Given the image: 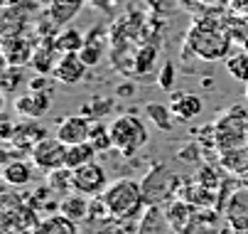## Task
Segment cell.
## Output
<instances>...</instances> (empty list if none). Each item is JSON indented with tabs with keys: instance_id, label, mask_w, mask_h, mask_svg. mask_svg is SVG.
<instances>
[{
	"instance_id": "obj_1",
	"label": "cell",
	"mask_w": 248,
	"mask_h": 234,
	"mask_svg": "<svg viewBox=\"0 0 248 234\" xmlns=\"http://www.w3.org/2000/svg\"><path fill=\"white\" fill-rule=\"evenodd\" d=\"M231 45H233V37L226 22L224 20L217 22V17H199L187 35V50H192L197 57L206 62L226 59Z\"/></svg>"
},
{
	"instance_id": "obj_2",
	"label": "cell",
	"mask_w": 248,
	"mask_h": 234,
	"mask_svg": "<svg viewBox=\"0 0 248 234\" xmlns=\"http://www.w3.org/2000/svg\"><path fill=\"white\" fill-rule=\"evenodd\" d=\"M101 200L108 207V215L113 219H135L145 205V192L143 183H135L130 178H121L108 183V187L103 190Z\"/></svg>"
},
{
	"instance_id": "obj_3",
	"label": "cell",
	"mask_w": 248,
	"mask_h": 234,
	"mask_svg": "<svg viewBox=\"0 0 248 234\" xmlns=\"http://www.w3.org/2000/svg\"><path fill=\"white\" fill-rule=\"evenodd\" d=\"M108 128H111V138H113V150H118V155H123V158L138 155L150 138L143 118H138L135 114L116 116Z\"/></svg>"
},
{
	"instance_id": "obj_4",
	"label": "cell",
	"mask_w": 248,
	"mask_h": 234,
	"mask_svg": "<svg viewBox=\"0 0 248 234\" xmlns=\"http://www.w3.org/2000/svg\"><path fill=\"white\" fill-rule=\"evenodd\" d=\"M246 128H248V114L241 106H231V111L226 116H221V121L214 128V143L221 150L243 146L246 141Z\"/></svg>"
},
{
	"instance_id": "obj_5",
	"label": "cell",
	"mask_w": 248,
	"mask_h": 234,
	"mask_svg": "<svg viewBox=\"0 0 248 234\" xmlns=\"http://www.w3.org/2000/svg\"><path fill=\"white\" fill-rule=\"evenodd\" d=\"M66 150L69 146L62 143L57 136L54 138L47 136L30 150V160L34 163V168H40L45 173H54L59 168H66Z\"/></svg>"
},
{
	"instance_id": "obj_6",
	"label": "cell",
	"mask_w": 248,
	"mask_h": 234,
	"mask_svg": "<svg viewBox=\"0 0 248 234\" xmlns=\"http://www.w3.org/2000/svg\"><path fill=\"white\" fill-rule=\"evenodd\" d=\"M106 187H108V175H106V168L98 160H91L74 170V190L77 192H81L86 197H98V195H103Z\"/></svg>"
},
{
	"instance_id": "obj_7",
	"label": "cell",
	"mask_w": 248,
	"mask_h": 234,
	"mask_svg": "<svg viewBox=\"0 0 248 234\" xmlns=\"http://www.w3.org/2000/svg\"><path fill=\"white\" fill-rule=\"evenodd\" d=\"M40 45V37H30L27 32H20V35H8L3 37V57L8 64H17L25 67L32 62V54Z\"/></svg>"
},
{
	"instance_id": "obj_8",
	"label": "cell",
	"mask_w": 248,
	"mask_h": 234,
	"mask_svg": "<svg viewBox=\"0 0 248 234\" xmlns=\"http://www.w3.org/2000/svg\"><path fill=\"white\" fill-rule=\"evenodd\" d=\"M91 118L86 114H77V116H66L59 121L57 126V138L66 146H77L89 141V131H91Z\"/></svg>"
},
{
	"instance_id": "obj_9",
	"label": "cell",
	"mask_w": 248,
	"mask_h": 234,
	"mask_svg": "<svg viewBox=\"0 0 248 234\" xmlns=\"http://www.w3.org/2000/svg\"><path fill=\"white\" fill-rule=\"evenodd\" d=\"M49 106H52V94L49 91L30 89V91H25L15 99V111L22 118H40L49 111Z\"/></svg>"
},
{
	"instance_id": "obj_10",
	"label": "cell",
	"mask_w": 248,
	"mask_h": 234,
	"mask_svg": "<svg viewBox=\"0 0 248 234\" xmlns=\"http://www.w3.org/2000/svg\"><path fill=\"white\" fill-rule=\"evenodd\" d=\"M86 69H89V64L81 59L79 52H69V54H62L57 67H54V79L62 82V84H79L84 77H86Z\"/></svg>"
},
{
	"instance_id": "obj_11",
	"label": "cell",
	"mask_w": 248,
	"mask_h": 234,
	"mask_svg": "<svg viewBox=\"0 0 248 234\" xmlns=\"http://www.w3.org/2000/svg\"><path fill=\"white\" fill-rule=\"evenodd\" d=\"M42 138H47V128H42L37 123V118H25L20 123H15V133H13V146L22 148V150H32Z\"/></svg>"
},
{
	"instance_id": "obj_12",
	"label": "cell",
	"mask_w": 248,
	"mask_h": 234,
	"mask_svg": "<svg viewBox=\"0 0 248 234\" xmlns=\"http://www.w3.org/2000/svg\"><path fill=\"white\" fill-rule=\"evenodd\" d=\"M170 109H172L174 118L192 121L202 114L204 104H202V99L192 91H174V94H170Z\"/></svg>"
},
{
	"instance_id": "obj_13",
	"label": "cell",
	"mask_w": 248,
	"mask_h": 234,
	"mask_svg": "<svg viewBox=\"0 0 248 234\" xmlns=\"http://www.w3.org/2000/svg\"><path fill=\"white\" fill-rule=\"evenodd\" d=\"M86 5V0H49L47 5V15L52 17V22L57 27H66L69 22H72Z\"/></svg>"
},
{
	"instance_id": "obj_14",
	"label": "cell",
	"mask_w": 248,
	"mask_h": 234,
	"mask_svg": "<svg viewBox=\"0 0 248 234\" xmlns=\"http://www.w3.org/2000/svg\"><path fill=\"white\" fill-rule=\"evenodd\" d=\"M57 62H59V52L54 50L52 40H40L37 50H34V54H32L30 67H32L37 74H45V77H47V74H54Z\"/></svg>"
},
{
	"instance_id": "obj_15",
	"label": "cell",
	"mask_w": 248,
	"mask_h": 234,
	"mask_svg": "<svg viewBox=\"0 0 248 234\" xmlns=\"http://www.w3.org/2000/svg\"><path fill=\"white\" fill-rule=\"evenodd\" d=\"M59 212L66 215L69 219H74V222H81V219L89 217V212H91V202H89V197H86V195H81V192L74 190V192H69V195L62 197Z\"/></svg>"
},
{
	"instance_id": "obj_16",
	"label": "cell",
	"mask_w": 248,
	"mask_h": 234,
	"mask_svg": "<svg viewBox=\"0 0 248 234\" xmlns=\"http://www.w3.org/2000/svg\"><path fill=\"white\" fill-rule=\"evenodd\" d=\"M34 234H79V222L57 212V215L40 219L37 227H34Z\"/></svg>"
},
{
	"instance_id": "obj_17",
	"label": "cell",
	"mask_w": 248,
	"mask_h": 234,
	"mask_svg": "<svg viewBox=\"0 0 248 234\" xmlns=\"http://www.w3.org/2000/svg\"><path fill=\"white\" fill-rule=\"evenodd\" d=\"M32 168H34V163H27L22 158L8 160L5 168H3V180L10 187H25V185L32 183Z\"/></svg>"
},
{
	"instance_id": "obj_18",
	"label": "cell",
	"mask_w": 248,
	"mask_h": 234,
	"mask_svg": "<svg viewBox=\"0 0 248 234\" xmlns=\"http://www.w3.org/2000/svg\"><path fill=\"white\" fill-rule=\"evenodd\" d=\"M103 50H106V45H103V32H101V27H93L89 35H86L84 47L79 50V54H81V59H84L89 67H96V64L103 59Z\"/></svg>"
},
{
	"instance_id": "obj_19",
	"label": "cell",
	"mask_w": 248,
	"mask_h": 234,
	"mask_svg": "<svg viewBox=\"0 0 248 234\" xmlns=\"http://www.w3.org/2000/svg\"><path fill=\"white\" fill-rule=\"evenodd\" d=\"M84 35L79 30H74V27H64V30H59L57 35H54V40H52V45H54V50L59 52V54H69V52H79L81 47H84Z\"/></svg>"
},
{
	"instance_id": "obj_20",
	"label": "cell",
	"mask_w": 248,
	"mask_h": 234,
	"mask_svg": "<svg viewBox=\"0 0 248 234\" xmlns=\"http://www.w3.org/2000/svg\"><path fill=\"white\" fill-rule=\"evenodd\" d=\"M96 153H98V150H96L89 141L77 143V146H69V150H66V168H69V170L81 168V165L96 160Z\"/></svg>"
},
{
	"instance_id": "obj_21",
	"label": "cell",
	"mask_w": 248,
	"mask_h": 234,
	"mask_svg": "<svg viewBox=\"0 0 248 234\" xmlns=\"http://www.w3.org/2000/svg\"><path fill=\"white\" fill-rule=\"evenodd\" d=\"M145 116H148V121L155 123L160 131H172V118H174V114H172L170 104L150 101V104H145Z\"/></svg>"
},
{
	"instance_id": "obj_22",
	"label": "cell",
	"mask_w": 248,
	"mask_h": 234,
	"mask_svg": "<svg viewBox=\"0 0 248 234\" xmlns=\"http://www.w3.org/2000/svg\"><path fill=\"white\" fill-rule=\"evenodd\" d=\"M89 143L103 153V150H113V138H111V128L101 123V121H93L91 123V131H89Z\"/></svg>"
},
{
	"instance_id": "obj_23",
	"label": "cell",
	"mask_w": 248,
	"mask_h": 234,
	"mask_svg": "<svg viewBox=\"0 0 248 234\" xmlns=\"http://www.w3.org/2000/svg\"><path fill=\"white\" fill-rule=\"evenodd\" d=\"M226 72L233 79L248 84V52H233V54H229L226 57Z\"/></svg>"
},
{
	"instance_id": "obj_24",
	"label": "cell",
	"mask_w": 248,
	"mask_h": 234,
	"mask_svg": "<svg viewBox=\"0 0 248 234\" xmlns=\"http://www.w3.org/2000/svg\"><path fill=\"white\" fill-rule=\"evenodd\" d=\"M221 163L226 165L229 170H238V173L248 170V148H243V146H236V148H229V150H224V155H221Z\"/></svg>"
},
{
	"instance_id": "obj_25",
	"label": "cell",
	"mask_w": 248,
	"mask_h": 234,
	"mask_svg": "<svg viewBox=\"0 0 248 234\" xmlns=\"http://www.w3.org/2000/svg\"><path fill=\"white\" fill-rule=\"evenodd\" d=\"M25 67H17V64H8L5 72H3V91L5 94H15L22 84H25Z\"/></svg>"
},
{
	"instance_id": "obj_26",
	"label": "cell",
	"mask_w": 248,
	"mask_h": 234,
	"mask_svg": "<svg viewBox=\"0 0 248 234\" xmlns=\"http://www.w3.org/2000/svg\"><path fill=\"white\" fill-rule=\"evenodd\" d=\"M226 27L231 32V37L238 40L246 50H248V15H231L226 20Z\"/></svg>"
},
{
	"instance_id": "obj_27",
	"label": "cell",
	"mask_w": 248,
	"mask_h": 234,
	"mask_svg": "<svg viewBox=\"0 0 248 234\" xmlns=\"http://www.w3.org/2000/svg\"><path fill=\"white\" fill-rule=\"evenodd\" d=\"M113 106H116L113 99H108V96H98V99H91V101L84 106V114H86L91 121H98L101 116L111 114V109H113Z\"/></svg>"
},
{
	"instance_id": "obj_28",
	"label": "cell",
	"mask_w": 248,
	"mask_h": 234,
	"mask_svg": "<svg viewBox=\"0 0 248 234\" xmlns=\"http://www.w3.org/2000/svg\"><path fill=\"white\" fill-rule=\"evenodd\" d=\"M49 185H52V190H57V192H69V190H74V170L59 168V170L49 173Z\"/></svg>"
},
{
	"instance_id": "obj_29",
	"label": "cell",
	"mask_w": 248,
	"mask_h": 234,
	"mask_svg": "<svg viewBox=\"0 0 248 234\" xmlns=\"http://www.w3.org/2000/svg\"><path fill=\"white\" fill-rule=\"evenodd\" d=\"M157 84L165 91H172V86H174V67H172V62H165L162 64V69L157 74Z\"/></svg>"
},
{
	"instance_id": "obj_30",
	"label": "cell",
	"mask_w": 248,
	"mask_h": 234,
	"mask_svg": "<svg viewBox=\"0 0 248 234\" xmlns=\"http://www.w3.org/2000/svg\"><path fill=\"white\" fill-rule=\"evenodd\" d=\"M226 8L231 15H248V0H229Z\"/></svg>"
},
{
	"instance_id": "obj_31",
	"label": "cell",
	"mask_w": 248,
	"mask_h": 234,
	"mask_svg": "<svg viewBox=\"0 0 248 234\" xmlns=\"http://www.w3.org/2000/svg\"><path fill=\"white\" fill-rule=\"evenodd\" d=\"M47 84H49V82L45 79V74H40L37 79L27 82V86H30V89H37V91H47Z\"/></svg>"
},
{
	"instance_id": "obj_32",
	"label": "cell",
	"mask_w": 248,
	"mask_h": 234,
	"mask_svg": "<svg viewBox=\"0 0 248 234\" xmlns=\"http://www.w3.org/2000/svg\"><path fill=\"white\" fill-rule=\"evenodd\" d=\"M224 3H229V0H194V5L199 8H221Z\"/></svg>"
},
{
	"instance_id": "obj_33",
	"label": "cell",
	"mask_w": 248,
	"mask_h": 234,
	"mask_svg": "<svg viewBox=\"0 0 248 234\" xmlns=\"http://www.w3.org/2000/svg\"><path fill=\"white\" fill-rule=\"evenodd\" d=\"M118 96H133V86L130 84H123L121 91H118Z\"/></svg>"
},
{
	"instance_id": "obj_34",
	"label": "cell",
	"mask_w": 248,
	"mask_h": 234,
	"mask_svg": "<svg viewBox=\"0 0 248 234\" xmlns=\"http://www.w3.org/2000/svg\"><path fill=\"white\" fill-rule=\"evenodd\" d=\"M246 101H248V84H246Z\"/></svg>"
},
{
	"instance_id": "obj_35",
	"label": "cell",
	"mask_w": 248,
	"mask_h": 234,
	"mask_svg": "<svg viewBox=\"0 0 248 234\" xmlns=\"http://www.w3.org/2000/svg\"><path fill=\"white\" fill-rule=\"evenodd\" d=\"M47 3H49V0H47Z\"/></svg>"
}]
</instances>
